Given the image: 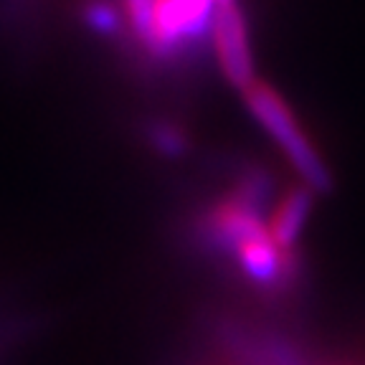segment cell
<instances>
[{
	"label": "cell",
	"instance_id": "cell-1",
	"mask_svg": "<svg viewBox=\"0 0 365 365\" xmlns=\"http://www.w3.org/2000/svg\"><path fill=\"white\" fill-rule=\"evenodd\" d=\"M246 107L251 114L259 120V125L272 135V140L279 145L282 153L289 158L294 170L302 175L309 190H325L330 185V173H327L325 163L312 148L299 125H297L294 114L289 112L284 99L272 89V86L254 81L249 89H244Z\"/></svg>",
	"mask_w": 365,
	"mask_h": 365
},
{
	"label": "cell",
	"instance_id": "cell-2",
	"mask_svg": "<svg viewBox=\"0 0 365 365\" xmlns=\"http://www.w3.org/2000/svg\"><path fill=\"white\" fill-rule=\"evenodd\" d=\"M211 26L216 56L226 79L241 89H249L257 81L254 79V58H251L244 16H241L236 0L216 3V16H213Z\"/></svg>",
	"mask_w": 365,
	"mask_h": 365
},
{
	"label": "cell",
	"instance_id": "cell-3",
	"mask_svg": "<svg viewBox=\"0 0 365 365\" xmlns=\"http://www.w3.org/2000/svg\"><path fill=\"white\" fill-rule=\"evenodd\" d=\"M216 16V0H158L155 8V53H168L182 41L198 38Z\"/></svg>",
	"mask_w": 365,
	"mask_h": 365
},
{
	"label": "cell",
	"instance_id": "cell-4",
	"mask_svg": "<svg viewBox=\"0 0 365 365\" xmlns=\"http://www.w3.org/2000/svg\"><path fill=\"white\" fill-rule=\"evenodd\" d=\"M236 257H239L244 272L259 284H277L287 277L289 272V251L282 249L277 241L272 239L267 228H259L246 239H241L234 246Z\"/></svg>",
	"mask_w": 365,
	"mask_h": 365
},
{
	"label": "cell",
	"instance_id": "cell-5",
	"mask_svg": "<svg viewBox=\"0 0 365 365\" xmlns=\"http://www.w3.org/2000/svg\"><path fill=\"white\" fill-rule=\"evenodd\" d=\"M309 200H312L309 188H294L282 198V203L274 211L269 234L284 251L292 249V244H294L299 231H302L304 221H307Z\"/></svg>",
	"mask_w": 365,
	"mask_h": 365
},
{
	"label": "cell",
	"instance_id": "cell-6",
	"mask_svg": "<svg viewBox=\"0 0 365 365\" xmlns=\"http://www.w3.org/2000/svg\"><path fill=\"white\" fill-rule=\"evenodd\" d=\"M86 21L99 31H109L114 26V13L107 6H91L86 11Z\"/></svg>",
	"mask_w": 365,
	"mask_h": 365
},
{
	"label": "cell",
	"instance_id": "cell-7",
	"mask_svg": "<svg viewBox=\"0 0 365 365\" xmlns=\"http://www.w3.org/2000/svg\"><path fill=\"white\" fill-rule=\"evenodd\" d=\"M155 143L163 150H168V153H178V150L182 148V137L178 135L175 130H170V127H160V130L155 132Z\"/></svg>",
	"mask_w": 365,
	"mask_h": 365
},
{
	"label": "cell",
	"instance_id": "cell-8",
	"mask_svg": "<svg viewBox=\"0 0 365 365\" xmlns=\"http://www.w3.org/2000/svg\"><path fill=\"white\" fill-rule=\"evenodd\" d=\"M216 3H223V0H216Z\"/></svg>",
	"mask_w": 365,
	"mask_h": 365
}]
</instances>
